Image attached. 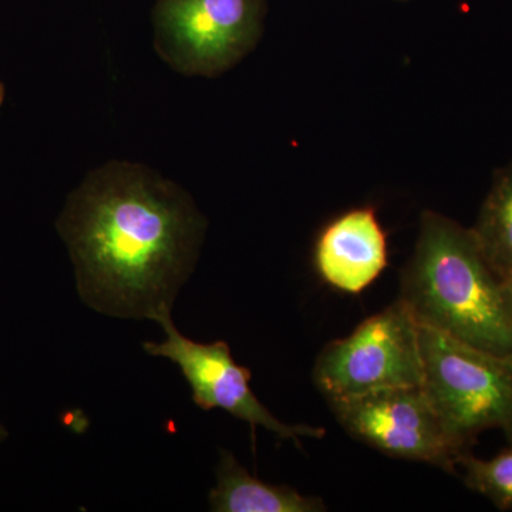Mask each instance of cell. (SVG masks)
<instances>
[{"label":"cell","instance_id":"obj_1","mask_svg":"<svg viewBox=\"0 0 512 512\" xmlns=\"http://www.w3.org/2000/svg\"><path fill=\"white\" fill-rule=\"evenodd\" d=\"M56 225L87 305L151 319L173 306L207 224L173 181L144 165L113 161L87 175Z\"/></svg>","mask_w":512,"mask_h":512},{"label":"cell","instance_id":"obj_2","mask_svg":"<svg viewBox=\"0 0 512 512\" xmlns=\"http://www.w3.org/2000/svg\"><path fill=\"white\" fill-rule=\"evenodd\" d=\"M399 299L419 325L512 360L508 276L485 255L473 229L439 212H423Z\"/></svg>","mask_w":512,"mask_h":512},{"label":"cell","instance_id":"obj_3","mask_svg":"<svg viewBox=\"0 0 512 512\" xmlns=\"http://www.w3.org/2000/svg\"><path fill=\"white\" fill-rule=\"evenodd\" d=\"M421 387L448 430L467 448L503 429L512 414V360L419 325Z\"/></svg>","mask_w":512,"mask_h":512},{"label":"cell","instance_id":"obj_4","mask_svg":"<svg viewBox=\"0 0 512 512\" xmlns=\"http://www.w3.org/2000/svg\"><path fill=\"white\" fill-rule=\"evenodd\" d=\"M419 323L400 299L320 352L313 380L326 399L420 386Z\"/></svg>","mask_w":512,"mask_h":512},{"label":"cell","instance_id":"obj_5","mask_svg":"<svg viewBox=\"0 0 512 512\" xmlns=\"http://www.w3.org/2000/svg\"><path fill=\"white\" fill-rule=\"evenodd\" d=\"M264 0H158L156 47L177 72L214 77L259 42Z\"/></svg>","mask_w":512,"mask_h":512},{"label":"cell","instance_id":"obj_6","mask_svg":"<svg viewBox=\"0 0 512 512\" xmlns=\"http://www.w3.org/2000/svg\"><path fill=\"white\" fill-rule=\"evenodd\" d=\"M336 420L353 439L380 453L456 473L468 448L448 430L420 386L389 387L329 399Z\"/></svg>","mask_w":512,"mask_h":512},{"label":"cell","instance_id":"obj_7","mask_svg":"<svg viewBox=\"0 0 512 512\" xmlns=\"http://www.w3.org/2000/svg\"><path fill=\"white\" fill-rule=\"evenodd\" d=\"M163 326V343H144V350L151 356L171 360L190 384L192 402L202 410L222 409L239 420L278 434L281 439L299 444L301 439H322V427L291 426L276 419L274 414L256 399L249 382L251 370L239 366L231 355L227 342L198 343L185 338L175 328L171 309L164 308L151 318Z\"/></svg>","mask_w":512,"mask_h":512},{"label":"cell","instance_id":"obj_8","mask_svg":"<svg viewBox=\"0 0 512 512\" xmlns=\"http://www.w3.org/2000/svg\"><path fill=\"white\" fill-rule=\"evenodd\" d=\"M389 264L386 232L373 208H355L320 232L315 265L320 278L346 293H360Z\"/></svg>","mask_w":512,"mask_h":512},{"label":"cell","instance_id":"obj_9","mask_svg":"<svg viewBox=\"0 0 512 512\" xmlns=\"http://www.w3.org/2000/svg\"><path fill=\"white\" fill-rule=\"evenodd\" d=\"M217 485L210 493L215 512H323L328 510L318 497L303 495L288 485L264 483L252 477L237 458L221 451Z\"/></svg>","mask_w":512,"mask_h":512},{"label":"cell","instance_id":"obj_10","mask_svg":"<svg viewBox=\"0 0 512 512\" xmlns=\"http://www.w3.org/2000/svg\"><path fill=\"white\" fill-rule=\"evenodd\" d=\"M471 229L495 268L508 275L512 271V163L495 173Z\"/></svg>","mask_w":512,"mask_h":512},{"label":"cell","instance_id":"obj_11","mask_svg":"<svg viewBox=\"0 0 512 512\" xmlns=\"http://www.w3.org/2000/svg\"><path fill=\"white\" fill-rule=\"evenodd\" d=\"M493 458H476L466 454L458 467L463 468L464 483L484 495L501 511H512V444Z\"/></svg>","mask_w":512,"mask_h":512},{"label":"cell","instance_id":"obj_12","mask_svg":"<svg viewBox=\"0 0 512 512\" xmlns=\"http://www.w3.org/2000/svg\"><path fill=\"white\" fill-rule=\"evenodd\" d=\"M501 430L504 431L508 441H510V444H512V414L510 416V419H508L507 423H505V426Z\"/></svg>","mask_w":512,"mask_h":512},{"label":"cell","instance_id":"obj_13","mask_svg":"<svg viewBox=\"0 0 512 512\" xmlns=\"http://www.w3.org/2000/svg\"><path fill=\"white\" fill-rule=\"evenodd\" d=\"M6 437H8V431H6L5 427H3L2 424H0V443H2V441H5Z\"/></svg>","mask_w":512,"mask_h":512},{"label":"cell","instance_id":"obj_14","mask_svg":"<svg viewBox=\"0 0 512 512\" xmlns=\"http://www.w3.org/2000/svg\"><path fill=\"white\" fill-rule=\"evenodd\" d=\"M3 100H5V87L0 83V104L3 103Z\"/></svg>","mask_w":512,"mask_h":512},{"label":"cell","instance_id":"obj_15","mask_svg":"<svg viewBox=\"0 0 512 512\" xmlns=\"http://www.w3.org/2000/svg\"><path fill=\"white\" fill-rule=\"evenodd\" d=\"M508 284H510L511 292H512V271L508 272Z\"/></svg>","mask_w":512,"mask_h":512}]
</instances>
